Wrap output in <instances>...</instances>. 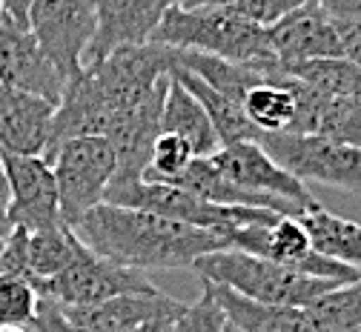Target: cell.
<instances>
[{
    "label": "cell",
    "instance_id": "6da1fadb",
    "mask_svg": "<svg viewBox=\"0 0 361 332\" xmlns=\"http://www.w3.org/2000/svg\"><path fill=\"white\" fill-rule=\"evenodd\" d=\"M72 232L101 258L138 272L192 269L201 255L230 250L227 235L221 229H204L118 204H98L83 212L72 223Z\"/></svg>",
    "mask_w": 361,
    "mask_h": 332
},
{
    "label": "cell",
    "instance_id": "7a4b0ae2",
    "mask_svg": "<svg viewBox=\"0 0 361 332\" xmlns=\"http://www.w3.org/2000/svg\"><path fill=\"white\" fill-rule=\"evenodd\" d=\"M149 43L169 49L204 52L238 66H250L269 80L287 78L281 63L269 49L267 29L244 18L235 6H207V9H180L178 4L164 15Z\"/></svg>",
    "mask_w": 361,
    "mask_h": 332
},
{
    "label": "cell",
    "instance_id": "3957f363",
    "mask_svg": "<svg viewBox=\"0 0 361 332\" xmlns=\"http://www.w3.org/2000/svg\"><path fill=\"white\" fill-rule=\"evenodd\" d=\"M192 269L201 281L221 283V287H230L244 298L261 304H279V307H307L327 290L338 287L333 281L298 272L279 261L258 258L241 250H218L201 255L192 264Z\"/></svg>",
    "mask_w": 361,
    "mask_h": 332
},
{
    "label": "cell",
    "instance_id": "277c9868",
    "mask_svg": "<svg viewBox=\"0 0 361 332\" xmlns=\"http://www.w3.org/2000/svg\"><path fill=\"white\" fill-rule=\"evenodd\" d=\"M52 172L58 183L61 218L72 226L83 212L104 204L106 189L118 172L115 149L104 135H83L61 144L52 158Z\"/></svg>",
    "mask_w": 361,
    "mask_h": 332
},
{
    "label": "cell",
    "instance_id": "5b68a950",
    "mask_svg": "<svg viewBox=\"0 0 361 332\" xmlns=\"http://www.w3.org/2000/svg\"><path fill=\"white\" fill-rule=\"evenodd\" d=\"M224 235H227L230 250H241V252H250L258 258L279 261L284 266H293L298 272L324 278L333 283H347V281H355L361 275L355 266L333 261L315 250L304 223L295 215H276L269 221L247 223V226L230 229Z\"/></svg>",
    "mask_w": 361,
    "mask_h": 332
},
{
    "label": "cell",
    "instance_id": "8992f818",
    "mask_svg": "<svg viewBox=\"0 0 361 332\" xmlns=\"http://www.w3.org/2000/svg\"><path fill=\"white\" fill-rule=\"evenodd\" d=\"M255 140L298 180L324 183L341 189V192L361 195V147L322 135L293 132H269L258 135Z\"/></svg>",
    "mask_w": 361,
    "mask_h": 332
},
{
    "label": "cell",
    "instance_id": "52a82bcc",
    "mask_svg": "<svg viewBox=\"0 0 361 332\" xmlns=\"http://www.w3.org/2000/svg\"><path fill=\"white\" fill-rule=\"evenodd\" d=\"M26 26L63 80L83 72L98 32V0H35Z\"/></svg>",
    "mask_w": 361,
    "mask_h": 332
},
{
    "label": "cell",
    "instance_id": "ba28073f",
    "mask_svg": "<svg viewBox=\"0 0 361 332\" xmlns=\"http://www.w3.org/2000/svg\"><path fill=\"white\" fill-rule=\"evenodd\" d=\"M149 290H158V287L144 272L101 258L86 244H80V238L69 266L37 287L40 298H52L61 307H92L118 295L149 293Z\"/></svg>",
    "mask_w": 361,
    "mask_h": 332
},
{
    "label": "cell",
    "instance_id": "9c48e42d",
    "mask_svg": "<svg viewBox=\"0 0 361 332\" xmlns=\"http://www.w3.org/2000/svg\"><path fill=\"white\" fill-rule=\"evenodd\" d=\"M0 158H4V172H6V183H9L6 212H9L12 223L20 229H29V232L63 226L52 164L40 155L0 152Z\"/></svg>",
    "mask_w": 361,
    "mask_h": 332
},
{
    "label": "cell",
    "instance_id": "30bf717a",
    "mask_svg": "<svg viewBox=\"0 0 361 332\" xmlns=\"http://www.w3.org/2000/svg\"><path fill=\"white\" fill-rule=\"evenodd\" d=\"M0 86L40 94L52 104L61 101L66 86L63 75L43 55L32 29L26 23L12 20L6 12L0 20Z\"/></svg>",
    "mask_w": 361,
    "mask_h": 332
},
{
    "label": "cell",
    "instance_id": "8fae6325",
    "mask_svg": "<svg viewBox=\"0 0 361 332\" xmlns=\"http://www.w3.org/2000/svg\"><path fill=\"white\" fill-rule=\"evenodd\" d=\"M267 40H269V49H273L276 61L281 63L284 75L293 66L307 63V61L344 58L336 23L322 9L319 0H310V4L290 12L279 23L267 26Z\"/></svg>",
    "mask_w": 361,
    "mask_h": 332
},
{
    "label": "cell",
    "instance_id": "7c38bea8",
    "mask_svg": "<svg viewBox=\"0 0 361 332\" xmlns=\"http://www.w3.org/2000/svg\"><path fill=\"white\" fill-rule=\"evenodd\" d=\"M209 158L215 161V166L227 175L235 186L247 189V192L279 195V198H287V201L301 204V207L319 204L310 195V189L304 186V180H298L293 172H287L273 155L258 144V140H241V144L221 147Z\"/></svg>",
    "mask_w": 361,
    "mask_h": 332
},
{
    "label": "cell",
    "instance_id": "4fadbf2b",
    "mask_svg": "<svg viewBox=\"0 0 361 332\" xmlns=\"http://www.w3.org/2000/svg\"><path fill=\"white\" fill-rule=\"evenodd\" d=\"M166 86H169V78L147 101L126 109L123 115H118L109 123L104 137L112 144L115 161H118V172L109 186H123V183H135L144 178L152 147H155V137L161 135V109H164V98H166Z\"/></svg>",
    "mask_w": 361,
    "mask_h": 332
},
{
    "label": "cell",
    "instance_id": "5bb4252c",
    "mask_svg": "<svg viewBox=\"0 0 361 332\" xmlns=\"http://www.w3.org/2000/svg\"><path fill=\"white\" fill-rule=\"evenodd\" d=\"M63 309L86 332H126V329H135L141 324H155V321L175 324L178 315L187 309V304L178 298H169L161 290H149V293L118 295V298H109L92 307H63Z\"/></svg>",
    "mask_w": 361,
    "mask_h": 332
},
{
    "label": "cell",
    "instance_id": "9a60e30c",
    "mask_svg": "<svg viewBox=\"0 0 361 332\" xmlns=\"http://www.w3.org/2000/svg\"><path fill=\"white\" fill-rule=\"evenodd\" d=\"M58 104L32 92L0 86V152L47 155Z\"/></svg>",
    "mask_w": 361,
    "mask_h": 332
},
{
    "label": "cell",
    "instance_id": "2e32d148",
    "mask_svg": "<svg viewBox=\"0 0 361 332\" xmlns=\"http://www.w3.org/2000/svg\"><path fill=\"white\" fill-rule=\"evenodd\" d=\"M178 0H98V32L89 49V61H101L121 46H141Z\"/></svg>",
    "mask_w": 361,
    "mask_h": 332
},
{
    "label": "cell",
    "instance_id": "e0dca14e",
    "mask_svg": "<svg viewBox=\"0 0 361 332\" xmlns=\"http://www.w3.org/2000/svg\"><path fill=\"white\" fill-rule=\"evenodd\" d=\"M209 283V281H204ZM215 301L224 309L227 324L238 332H315L304 307H279V304H261L233 293L230 287L209 283Z\"/></svg>",
    "mask_w": 361,
    "mask_h": 332
},
{
    "label": "cell",
    "instance_id": "ac0fdd59",
    "mask_svg": "<svg viewBox=\"0 0 361 332\" xmlns=\"http://www.w3.org/2000/svg\"><path fill=\"white\" fill-rule=\"evenodd\" d=\"M161 132H169V135H178L180 140H187L195 158H209L221 149V140L212 129L207 109L198 104L195 94H190L187 86L175 80L172 75H169L166 98H164V109H161Z\"/></svg>",
    "mask_w": 361,
    "mask_h": 332
},
{
    "label": "cell",
    "instance_id": "d6986e66",
    "mask_svg": "<svg viewBox=\"0 0 361 332\" xmlns=\"http://www.w3.org/2000/svg\"><path fill=\"white\" fill-rule=\"evenodd\" d=\"M169 75H172L175 80L184 83L187 92L195 94L198 104L207 109V115H209V121H212V129H215V135H218V140H221V147L241 144V140H255V137L261 135V132L247 121L241 104L224 98L221 92H215L209 83H204L198 75H192L190 69H184L178 61L172 63Z\"/></svg>",
    "mask_w": 361,
    "mask_h": 332
},
{
    "label": "cell",
    "instance_id": "ffe728a7",
    "mask_svg": "<svg viewBox=\"0 0 361 332\" xmlns=\"http://www.w3.org/2000/svg\"><path fill=\"white\" fill-rule=\"evenodd\" d=\"M298 221L304 223L312 247L322 255L341 261L347 266H355L361 272V223L347 221L324 209L322 204H312L304 215H298Z\"/></svg>",
    "mask_w": 361,
    "mask_h": 332
},
{
    "label": "cell",
    "instance_id": "44dd1931",
    "mask_svg": "<svg viewBox=\"0 0 361 332\" xmlns=\"http://www.w3.org/2000/svg\"><path fill=\"white\" fill-rule=\"evenodd\" d=\"M244 115L247 121L261 132H290L295 121V89L293 78H279V80H261L247 89L244 94Z\"/></svg>",
    "mask_w": 361,
    "mask_h": 332
},
{
    "label": "cell",
    "instance_id": "7402d4cb",
    "mask_svg": "<svg viewBox=\"0 0 361 332\" xmlns=\"http://www.w3.org/2000/svg\"><path fill=\"white\" fill-rule=\"evenodd\" d=\"M78 235L72 226H55V229H26V281L37 290L58 272H63L75 255Z\"/></svg>",
    "mask_w": 361,
    "mask_h": 332
},
{
    "label": "cell",
    "instance_id": "603a6c76",
    "mask_svg": "<svg viewBox=\"0 0 361 332\" xmlns=\"http://www.w3.org/2000/svg\"><path fill=\"white\" fill-rule=\"evenodd\" d=\"M304 309L315 332H347L361 326V275L327 290Z\"/></svg>",
    "mask_w": 361,
    "mask_h": 332
},
{
    "label": "cell",
    "instance_id": "cb8c5ba5",
    "mask_svg": "<svg viewBox=\"0 0 361 332\" xmlns=\"http://www.w3.org/2000/svg\"><path fill=\"white\" fill-rule=\"evenodd\" d=\"M40 293L20 275L0 272V326H29L37 318Z\"/></svg>",
    "mask_w": 361,
    "mask_h": 332
},
{
    "label": "cell",
    "instance_id": "d4e9b609",
    "mask_svg": "<svg viewBox=\"0 0 361 332\" xmlns=\"http://www.w3.org/2000/svg\"><path fill=\"white\" fill-rule=\"evenodd\" d=\"M192 149L187 140H180L178 135L161 132L155 137V147L147 164V172L141 180H158V183H175L180 175L187 172V166L192 164Z\"/></svg>",
    "mask_w": 361,
    "mask_h": 332
},
{
    "label": "cell",
    "instance_id": "484cf974",
    "mask_svg": "<svg viewBox=\"0 0 361 332\" xmlns=\"http://www.w3.org/2000/svg\"><path fill=\"white\" fill-rule=\"evenodd\" d=\"M227 329V318H224L221 304L212 295V287L201 281V295L187 304V309L178 315L172 324V332H224Z\"/></svg>",
    "mask_w": 361,
    "mask_h": 332
},
{
    "label": "cell",
    "instance_id": "4316f807",
    "mask_svg": "<svg viewBox=\"0 0 361 332\" xmlns=\"http://www.w3.org/2000/svg\"><path fill=\"white\" fill-rule=\"evenodd\" d=\"M304 4H310V0H238L235 9L244 18H250L252 23H258V26L267 29V26L279 23L281 18H287L290 12L301 9Z\"/></svg>",
    "mask_w": 361,
    "mask_h": 332
},
{
    "label": "cell",
    "instance_id": "83f0119b",
    "mask_svg": "<svg viewBox=\"0 0 361 332\" xmlns=\"http://www.w3.org/2000/svg\"><path fill=\"white\" fill-rule=\"evenodd\" d=\"M29 332H86L83 326H78L66 309L52 301V298H40V307H37V318L32 324Z\"/></svg>",
    "mask_w": 361,
    "mask_h": 332
},
{
    "label": "cell",
    "instance_id": "f1b7e54d",
    "mask_svg": "<svg viewBox=\"0 0 361 332\" xmlns=\"http://www.w3.org/2000/svg\"><path fill=\"white\" fill-rule=\"evenodd\" d=\"M338 40H341V52L350 63L361 66V15L358 18H347V20H333Z\"/></svg>",
    "mask_w": 361,
    "mask_h": 332
},
{
    "label": "cell",
    "instance_id": "f546056e",
    "mask_svg": "<svg viewBox=\"0 0 361 332\" xmlns=\"http://www.w3.org/2000/svg\"><path fill=\"white\" fill-rule=\"evenodd\" d=\"M319 4L333 20H347L361 15V0H319Z\"/></svg>",
    "mask_w": 361,
    "mask_h": 332
},
{
    "label": "cell",
    "instance_id": "4dcf8cb0",
    "mask_svg": "<svg viewBox=\"0 0 361 332\" xmlns=\"http://www.w3.org/2000/svg\"><path fill=\"white\" fill-rule=\"evenodd\" d=\"M35 0H4V12L18 20V23H26L29 20V9H32Z\"/></svg>",
    "mask_w": 361,
    "mask_h": 332
},
{
    "label": "cell",
    "instance_id": "1f68e13d",
    "mask_svg": "<svg viewBox=\"0 0 361 332\" xmlns=\"http://www.w3.org/2000/svg\"><path fill=\"white\" fill-rule=\"evenodd\" d=\"M238 0H178L180 9H207V6H235Z\"/></svg>",
    "mask_w": 361,
    "mask_h": 332
},
{
    "label": "cell",
    "instance_id": "d6a6232c",
    "mask_svg": "<svg viewBox=\"0 0 361 332\" xmlns=\"http://www.w3.org/2000/svg\"><path fill=\"white\" fill-rule=\"evenodd\" d=\"M6 204H9V183L4 172V158H0V209H6Z\"/></svg>",
    "mask_w": 361,
    "mask_h": 332
},
{
    "label": "cell",
    "instance_id": "836d02e7",
    "mask_svg": "<svg viewBox=\"0 0 361 332\" xmlns=\"http://www.w3.org/2000/svg\"><path fill=\"white\" fill-rule=\"evenodd\" d=\"M12 229H15V223H12L9 212H6V209H0V241H6L9 235H12Z\"/></svg>",
    "mask_w": 361,
    "mask_h": 332
},
{
    "label": "cell",
    "instance_id": "e575fe53",
    "mask_svg": "<svg viewBox=\"0 0 361 332\" xmlns=\"http://www.w3.org/2000/svg\"><path fill=\"white\" fill-rule=\"evenodd\" d=\"M172 324H161V321H155V324H141V326H135V329H126V332H166Z\"/></svg>",
    "mask_w": 361,
    "mask_h": 332
},
{
    "label": "cell",
    "instance_id": "d590c367",
    "mask_svg": "<svg viewBox=\"0 0 361 332\" xmlns=\"http://www.w3.org/2000/svg\"><path fill=\"white\" fill-rule=\"evenodd\" d=\"M0 332H29V329H23V326H0Z\"/></svg>",
    "mask_w": 361,
    "mask_h": 332
},
{
    "label": "cell",
    "instance_id": "8d00e7d4",
    "mask_svg": "<svg viewBox=\"0 0 361 332\" xmlns=\"http://www.w3.org/2000/svg\"><path fill=\"white\" fill-rule=\"evenodd\" d=\"M0 20H4V0H0Z\"/></svg>",
    "mask_w": 361,
    "mask_h": 332
},
{
    "label": "cell",
    "instance_id": "74e56055",
    "mask_svg": "<svg viewBox=\"0 0 361 332\" xmlns=\"http://www.w3.org/2000/svg\"><path fill=\"white\" fill-rule=\"evenodd\" d=\"M224 332H238V329H233V326H230V324H227V329H224Z\"/></svg>",
    "mask_w": 361,
    "mask_h": 332
},
{
    "label": "cell",
    "instance_id": "f35d334b",
    "mask_svg": "<svg viewBox=\"0 0 361 332\" xmlns=\"http://www.w3.org/2000/svg\"><path fill=\"white\" fill-rule=\"evenodd\" d=\"M347 332H361V326H355V329H347Z\"/></svg>",
    "mask_w": 361,
    "mask_h": 332
},
{
    "label": "cell",
    "instance_id": "ab89813d",
    "mask_svg": "<svg viewBox=\"0 0 361 332\" xmlns=\"http://www.w3.org/2000/svg\"><path fill=\"white\" fill-rule=\"evenodd\" d=\"M0 252H4V241H0Z\"/></svg>",
    "mask_w": 361,
    "mask_h": 332
},
{
    "label": "cell",
    "instance_id": "60d3db41",
    "mask_svg": "<svg viewBox=\"0 0 361 332\" xmlns=\"http://www.w3.org/2000/svg\"><path fill=\"white\" fill-rule=\"evenodd\" d=\"M166 332H172V326H169V329H166Z\"/></svg>",
    "mask_w": 361,
    "mask_h": 332
}]
</instances>
